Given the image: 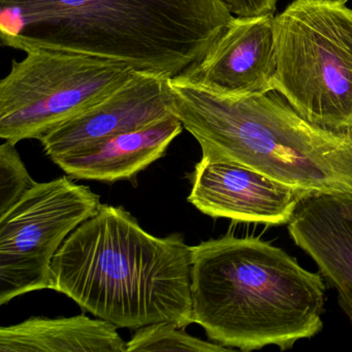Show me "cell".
<instances>
[{"instance_id":"ba28073f","label":"cell","mask_w":352,"mask_h":352,"mask_svg":"<svg viewBox=\"0 0 352 352\" xmlns=\"http://www.w3.org/2000/svg\"><path fill=\"white\" fill-rule=\"evenodd\" d=\"M188 201L205 215L236 222L289 223L305 190L241 162L201 157L191 175Z\"/></svg>"},{"instance_id":"5b68a950","label":"cell","mask_w":352,"mask_h":352,"mask_svg":"<svg viewBox=\"0 0 352 352\" xmlns=\"http://www.w3.org/2000/svg\"><path fill=\"white\" fill-rule=\"evenodd\" d=\"M275 90L307 121L352 131V9L348 0H294L274 17Z\"/></svg>"},{"instance_id":"277c9868","label":"cell","mask_w":352,"mask_h":352,"mask_svg":"<svg viewBox=\"0 0 352 352\" xmlns=\"http://www.w3.org/2000/svg\"><path fill=\"white\" fill-rule=\"evenodd\" d=\"M172 113L201 148L312 192L352 195V142L317 126L279 92L236 96L181 75L168 79Z\"/></svg>"},{"instance_id":"52a82bcc","label":"cell","mask_w":352,"mask_h":352,"mask_svg":"<svg viewBox=\"0 0 352 352\" xmlns=\"http://www.w3.org/2000/svg\"><path fill=\"white\" fill-rule=\"evenodd\" d=\"M100 205L89 187L63 176L38 183L0 216V305L49 288L61 245Z\"/></svg>"},{"instance_id":"6da1fadb","label":"cell","mask_w":352,"mask_h":352,"mask_svg":"<svg viewBox=\"0 0 352 352\" xmlns=\"http://www.w3.org/2000/svg\"><path fill=\"white\" fill-rule=\"evenodd\" d=\"M232 17L222 0H0V41L173 78L206 54Z\"/></svg>"},{"instance_id":"e0dca14e","label":"cell","mask_w":352,"mask_h":352,"mask_svg":"<svg viewBox=\"0 0 352 352\" xmlns=\"http://www.w3.org/2000/svg\"><path fill=\"white\" fill-rule=\"evenodd\" d=\"M346 135H347L348 137H349V139L351 140L352 142V131H350L349 133H346Z\"/></svg>"},{"instance_id":"3957f363","label":"cell","mask_w":352,"mask_h":352,"mask_svg":"<svg viewBox=\"0 0 352 352\" xmlns=\"http://www.w3.org/2000/svg\"><path fill=\"white\" fill-rule=\"evenodd\" d=\"M192 320L230 349H292L323 329L324 278L256 236L191 246Z\"/></svg>"},{"instance_id":"5bb4252c","label":"cell","mask_w":352,"mask_h":352,"mask_svg":"<svg viewBox=\"0 0 352 352\" xmlns=\"http://www.w3.org/2000/svg\"><path fill=\"white\" fill-rule=\"evenodd\" d=\"M126 351L226 352L234 350L193 337L185 331V327L164 321L135 329V335L127 342Z\"/></svg>"},{"instance_id":"2e32d148","label":"cell","mask_w":352,"mask_h":352,"mask_svg":"<svg viewBox=\"0 0 352 352\" xmlns=\"http://www.w3.org/2000/svg\"><path fill=\"white\" fill-rule=\"evenodd\" d=\"M230 13L238 17L274 14L278 0H222Z\"/></svg>"},{"instance_id":"8992f818","label":"cell","mask_w":352,"mask_h":352,"mask_svg":"<svg viewBox=\"0 0 352 352\" xmlns=\"http://www.w3.org/2000/svg\"><path fill=\"white\" fill-rule=\"evenodd\" d=\"M0 81V138L40 140L102 102L138 73L129 63L69 51L34 49Z\"/></svg>"},{"instance_id":"7c38bea8","label":"cell","mask_w":352,"mask_h":352,"mask_svg":"<svg viewBox=\"0 0 352 352\" xmlns=\"http://www.w3.org/2000/svg\"><path fill=\"white\" fill-rule=\"evenodd\" d=\"M175 115L145 129L112 138L76 155L53 160L67 176L78 180L115 183L131 180L166 155L168 146L182 133Z\"/></svg>"},{"instance_id":"4fadbf2b","label":"cell","mask_w":352,"mask_h":352,"mask_svg":"<svg viewBox=\"0 0 352 352\" xmlns=\"http://www.w3.org/2000/svg\"><path fill=\"white\" fill-rule=\"evenodd\" d=\"M116 325L84 314L32 317L0 329V352H127Z\"/></svg>"},{"instance_id":"9a60e30c","label":"cell","mask_w":352,"mask_h":352,"mask_svg":"<svg viewBox=\"0 0 352 352\" xmlns=\"http://www.w3.org/2000/svg\"><path fill=\"white\" fill-rule=\"evenodd\" d=\"M16 145L5 141L0 146V216L5 215L38 184L22 162Z\"/></svg>"},{"instance_id":"30bf717a","label":"cell","mask_w":352,"mask_h":352,"mask_svg":"<svg viewBox=\"0 0 352 352\" xmlns=\"http://www.w3.org/2000/svg\"><path fill=\"white\" fill-rule=\"evenodd\" d=\"M274 17L234 16L206 54L182 75L230 96L273 91L277 72Z\"/></svg>"},{"instance_id":"8fae6325","label":"cell","mask_w":352,"mask_h":352,"mask_svg":"<svg viewBox=\"0 0 352 352\" xmlns=\"http://www.w3.org/2000/svg\"><path fill=\"white\" fill-rule=\"evenodd\" d=\"M287 226L296 246L315 261L337 292L352 325V195L309 193Z\"/></svg>"},{"instance_id":"9c48e42d","label":"cell","mask_w":352,"mask_h":352,"mask_svg":"<svg viewBox=\"0 0 352 352\" xmlns=\"http://www.w3.org/2000/svg\"><path fill=\"white\" fill-rule=\"evenodd\" d=\"M170 78L138 72L102 102L43 135L51 160L76 155L100 144L173 116Z\"/></svg>"},{"instance_id":"7a4b0ae2","label":"cell","mask_w":352,"mask_h":352,"mask_svg":"<svg viewBox=\"0 0 352 352\" xmlns=\"http://www.w3.org/2000/svg\"><path fill=\"white\" fill-rule=\"evenodd\" d=\"M192 250L181 234L155 236L123 207L102 204L51 265L49 289L120 329L193 323Z\"/></svg>"}]
</instances>
